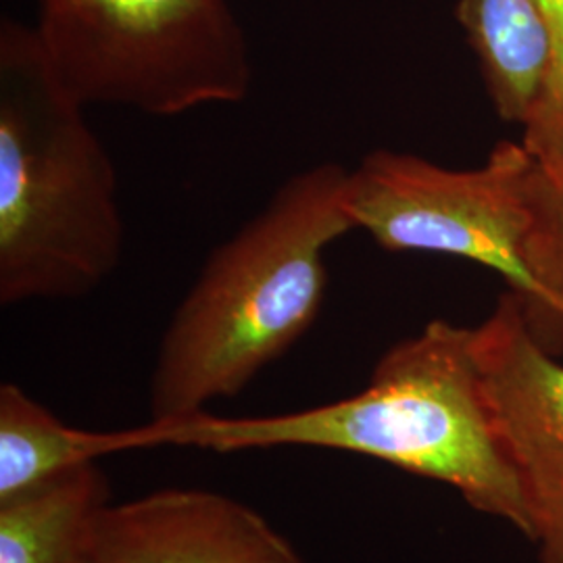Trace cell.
Instances as JSON below:
<instances>
[{"mask_svg":"<svg viewBox=\"0 0 563 563\" xmlns=\"http://www.w3.org/2000/svg\"><path fill=\"white\" fill-rule=\"evenodd\" d=\"M121 451L188 446L218 453L307 446L393 465L453 488L474 511L530 543L522 486L495 430L474 353V328L432 320L393 344L360 393L260 418L207 411L118 430Z\"/></svg>","mask_w":563,"mask_h":563,"instance_id":"1","label":"cell"},{"mask_svg":"<svg viewBox=\"0 0 563 563\" xmlns=\"http://www.w3.org/2000/svg\"><path fill=\"white\" fill-rule=\"evenodd\" d=\"M346 180L339 163L302 169L211 253L163 332L151 420L236 397L309 332L328 292L325 253L355 230Z\"/></svg>","mask_w":563,"mask_h":563,"instance_id":"2","label":"cell"},{"mask_svg":"<svg viewBox=\"0 0 563 563\" xmlns=\"http://www.w3.org/2000/svg\"><path fill=\"white\" fill-rule=\"evenodd\" d=\"M34 27H0V302L80 299L121 263L118 174Z\"/></svg>","mask_w":563,"mask_h":563,"instance_id":"3","label":"cell"},{"mask_svg":"<svg viewBox=\"0 0 563 563\" xmlns=\"http://www.w3.org/2000/svg\"><path fill=\"white\" fill-rule=\"evenodd\" d=\"M36 38L81 104L174 118L246 99L253 63L228 0H38Z\"/></svg>","mask_w":563,"mask_h":563,"instance_id":"4","label":"cell"},{"mask_svg":"<svg viewBox=\"0 0 563 563\" xmlns=\"http://www.w3.org/2000/svg\"><path fill=\"white\" fill-rule=\"evenodd\" d=\"M537 159L522 142H499L474 169H449L409 153L374 151L349 169L346 211L386 251H420L481 263L528 307V181Z\"/></svg>","mask_w":563,"mask_h":563,"instance_id":"5","label":"cell"},{"mask_svg":"<svg viewBox=\"0 0 563 563\" xmlns=\"http://www.w3.org/2000/svg\"><path fill=\"white\" fill-rule=\"evenodd\" d=\"M484 397L522 486L537 562L563 563V363L541 346L507 290L474 325Z\"/></svg>","mask_w":563,"mask_h":563,"instance_id":"6","label":"cell"},{"mask_svg":"<svg viewBox=\"0 0 563 563\" xmlns=\"http://www.w3.org/2000/svg\"><path fill=\"white\" fill-rule=\"evenodd\" d=\"M88 563H307L257 509L205 488H162L109 504Z\"/></svg>","mask_w":563,"mask_h":563,"instance_id":"7","label":"cell"},{"mask_svg":"<svg viewBox=\"0 0 563 563\" xmlns=\"http://www.w3.org/2000/svg\"><path fill=\"white\" fill-rule=\"evenodd\" d=\"M457 21L478 59L495 111L530 125L553 74V36L537 0H457Z\"/></svg>","mask_w":563,"mask_h":563,"instance_id":"8","label":"cell"},{"mask_svg":"<svg viewBox=\"0 0 563 563\" xmlns=\"http://www.w3.org/2000/svg\"><path fill=\"white\" fill-rule=\"evenodd\" d=\"M109 504L111 484L97 462L0 504V563H88Z\"/></svg>","mask_w":563,"mask_h":563,"instance_id":"9","label":"cell"},{"mask_svg":"<svg viewBox=\"0 0 563 563\" xmlns=\"http://www.w3.org/2000/svg\"><path fill=\"white\" fill-rule=\"evenodd\" d=\"M113 453V432L67 426L18 384L0 386V504Z\"/></svg>","mask_w":563,"mask_h":563,"instance_id":"10","label":"cell"},{"mask_svg":"<svg viewBox=\"0 0 563 563\" xmlns=\"http://www.w3.org/2000/svg\"><path fill=\"white\" fill-rule=\"evenodd\" d=\"M530 230L526 267L537 297L522 307L523 320L551 355H563V180H553L537 163L528 181ZM522 305V302H520Z\"/></svg>","mask_w":563,"mask_h":563,"instance_id":"11","label":"cell"},{"mask_svg":"<svg viewBox=\"0 0 563 563\" xmlns=\"http://www.w3.org/2000/svg\"><path fill=\"white\" fill-rule=\"evenodd\" d=\"M553 36V74L539 115L523 128L522 144L553 180H563V0H537Z\"/></svg>","mask_w":563,"mask_h":563,"instance_id":"12","label":"cell"}]
</instances>
